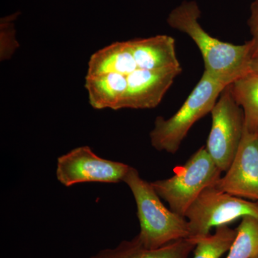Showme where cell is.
<instances>
[{"instance_id": "1", "label": "cell", "mask_w": 258, "mask_h": 258, "mask_svg": "<svg viewBox=\"0 0 258 258\" xmlns=\"http://www.w3.org/2000/svg\"><path fill=\"white\" fill-rule=\"evenodd\" d=\"M201 11L195 1H185L173 10L167 18L171 28L191 37L203 55L204 72L225 82L232 83L250 71L253 59L252 40L233 45L215 38L199 23Z\"/></svg>"}, {"instance_id": "2", "label": "cell", "mask_w": 258, "mask_h": 258, "mask_svg": "<svg viewBox=\"0 0 258 258\" xmlns=\"http://www.w3.org/2000/svg\"><path fill=\"white\" fill-rule=\"evenodd\" d=\"M123 181L132 190L137 203L140 223V232L137 237L144 247L157 249L189 238L187 220L166 208L152 184L141 178L135 168L131 166Z\"/></svg>"}, {"instance_id": "3", "label": "cell", "mask_w": 258, "mask_h": 258, "mask_svg": "<svg viewBox=\"0 0 258 258\" xmlns=\"http://www.w3.org/2000/svg\"><path fill=\"white\" fill-rule=\"evenodd\" d=\"M230 83L204 72L184 104L168 119L158 116L150 133L151 143L158 151L175 154L191 126L211 113L219 97Z\"/></svg>"}, {"instance_id": "4", "label": "cell", "mask_w": 258, "mask_h": 258, "mask_svg": "<svg viewBox=\"0 0 258 258\" xmlns=\"http://www.w3.org/2000/svg\"><path fill=\"white\" fill-rule=\"evenodd\" d=\"M174 171L171 178L151 184L159 198L169 204L171 211L182 217L202 191L220 179L222 173L205 147Z\"/></svg>"}, {"instance_id": "5", "label": "cell", "mask_w": 258, "mask_h": 258, "mask_svg": "<svg viewBox=\"0 0 258 258\" xmlns=\"http://www.w3.org/2000/svg\"><path fill=\"white\" fill-rule=\"evenodd\" d=\"M246 215L258 218L257 201H247L210 186L190 205L184 217L189 224V238L198 240L210 235L212 227L227 225Z\"/></svg>"}, {"instance_id": "6", "label": "cell", "mask_w": 258, "mask_h": 258, "mask_svg": "<svg viewBox=\"0 0 258 258\" xmlns=\"http://www.w3.org/2000/svg\"><path fill=\"white\" fill-rule=\"evenodd\" d=\"M211 115L212 128L205 148L223 172L235 159L244 129L243 110L234 99L230 85L220 94Z\"/></svg>"}, {"instance_id": "7", "label": "cell", "mask_w": 258, "mask_h": 258, "mask_svg": "<svg viewBox=\"0 0 258 258\" xmlns=\"http://www.w3.org/2000/svg\"><path fill=\"white\" fill-rule=\"evenodd\" d=\"M130 168L98 157L89 147H81L58 157L56 176L66 186L85 182L117 184L123 181Z\"/></svg>"}, {"instance_id": "8", "label": "cell", "mask_w": 258, "mask_h": 258, "mask_svg": "<svg viewBox=\"0 0 258 258\" xmlns=\"http://www.w3.org/2000/svg\"><path fill=\"white\" fill-rule=\"evenodd\" d=\"M213 186L237 198L258 202V134L244 129L230 167Z\"/></svg>"}, {"instance_id": "9", "label": "cell", "mask_w": 258, "mask_h": 258, "mask_svg": "<svg viewBox=\"0 0 258 258\" xmlns=\"http://www.w3.org/2000/svg\"><path fill=\"white\" fill-rule=\"evenodd\" d=\"M181 72V66L159 70L137 69L126 76L128 86L123 108H155Z\"/></svg>"}, {"instance_id": "10", "label": "cell", "mask_w": 258, "mask_h": 258, "mask_svg": "<svg viewBox=\"0 0 258 258\" xmlns=\"http://www.w3.org/2000/svg\"><path fill=\"white\" fill-rule=\"evenodd\" d=\"M137 68L159 70L180 67L175 40L166 35L128 40Z\"/></svg>"}, {"instance_id": "11", "label": "cell", "mask_w": 258, "mask_h": 258, "mask_svg": "<svg viewBox=\"0 0 258 258\" xmlns=\"http://www.w3.org/2000/svg\"><path fill=\"white\" fill-rule=\"evenodd\" d=\"M197 245L193 238L181 239L157 249L144 247L138 237L122 241L114 248L105 249L90 258H187Z\"/></svg>"}, {"instance_id": "12", "label": "cell", "mask_w": 258, "mask_h": 258, "mask_svg": "<svg viewBox=\"0 0 258 258\" xmlns=\"http://www.w3.org/2000/svg\"><path fill=\"white\" fill-rule=\"evenodd\" d=\"M127 86L126 76L118 74L87 75L85 83L90 105L97 110L123 108Z\"/></svg>"}, {"instance_id": "13", "label": "cell", "mask_w": 258, "mask_h": 258, "mask_svg": "<svg viewBox=\"0 0 258 258\" xmlns=\"http://www.w3.org/2000/svg\"><path fill=\"white\" fill-rule=\"evenodd\" d=\"M137 69L128 40L114 42L95 52L88 62L87 75L118 74L127 76Z\"/></svg>"}, {"instance_id": "14", "label": "cell", "mask_w": 258, "mask_h": 258, "mask_svg": "<svg viewBox=\"0 0 258 258\" xmlns=\"http://www.w3.org/2000/svg\"><path fill=\"white\" fill-rule=\"evenodd\" d=\"M231 93L243 110L244 130L258 134V74L249 71L230 84Z\"/></svg>"}, {"instance_id": "15", "label": "cell", "mask_w": 258, "mask_h": 258, "mask_svg": "<svg viewBox=\"0 0 258 258\" xmlns=\"http://www.w3.org/2000/svg\"><path fill=\"white\" fill-rule=\"evenodd\" d=\"M237 233L227 258H252L258 255V218L242 217Z\"/></svg>"}, {"instance_id": "16", "label": "cell", "mask_w": 258, "mask_h": 258, "mask_svg": "<svg viewBox=\"0 0 258 258\" xmlns=\"http://www.w3.org/2000/svg\"><path fill=\"white\" fill-rule=\"evenodd\" d=\"M237 229L227 225L217 227L214 235H208L197 240L193 258H220L230 250L237 236Z\"/></svg>"}, {"instance_id": "17", "label": "cell", "mask_w": 258, "mask_h": 258, "mask_svg": "<svg viewBox=\"0 0 258 258\" xmlns=\"http://www.w3.org/2000/svg\"><path fill=\"white\" fill-rule=\"evenodd\" d=\"M250 17L248 20V25L253 45V59L258 57V0H254L251 5Z\"/></svg>"}, {"instance_id": "18", "label": "cell", "mask_w": 258, "mask_h": 258, "mask_svg": "<svg viewBox=\"0 0 258 258\" xmlns=\"http://www.w3.org/2000/svg\"><path fill=\"white\" fill-rule=\"evenodd\" d=\"M250 71L258 74V57L252 59L250 64Z\"/></svg>"}, {"instance_id": "19", "label": "cell", "mask_w": 258, "mask_h": 258, "mask_svg": "<svg viewBox=\"0 0 258 258\" xmlns=\"http://www.w3.org/2000/svg\"><path fill=\"white\" fill-rule=\"evenodd\" d=\"M252 258H258V255L255 256V257H252Z\"/></svg>"}]
</instances>
